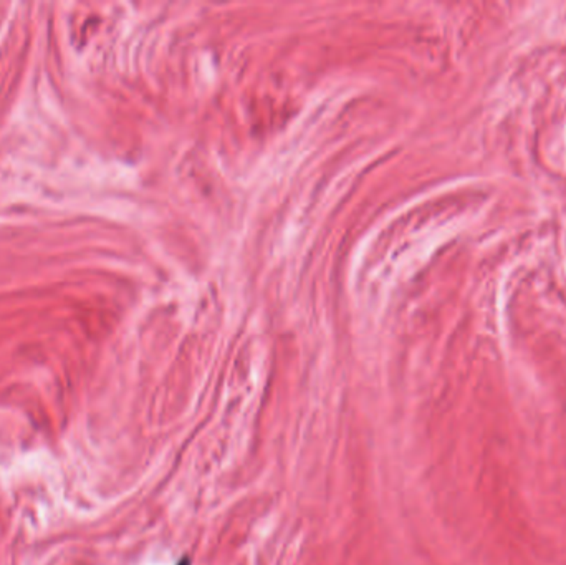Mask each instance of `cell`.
Masks as SVG:
<instances>
[{
	"mask_svg": "<svg viewBox=\"0 0 566 565\" xmlns=\"http://www.w3.org/2000/svg\"><path fill=\"white\" fill-rule=\"evenodd\" d=\"M179 565H189V564L186 562V560H182V562H181V564H179Z\"/></svg>",
	"mask_w": 566,
	"mask_h": 565,
	"instance_id": "6da1fadb",
	"label": "cell"
}]
</instances>
